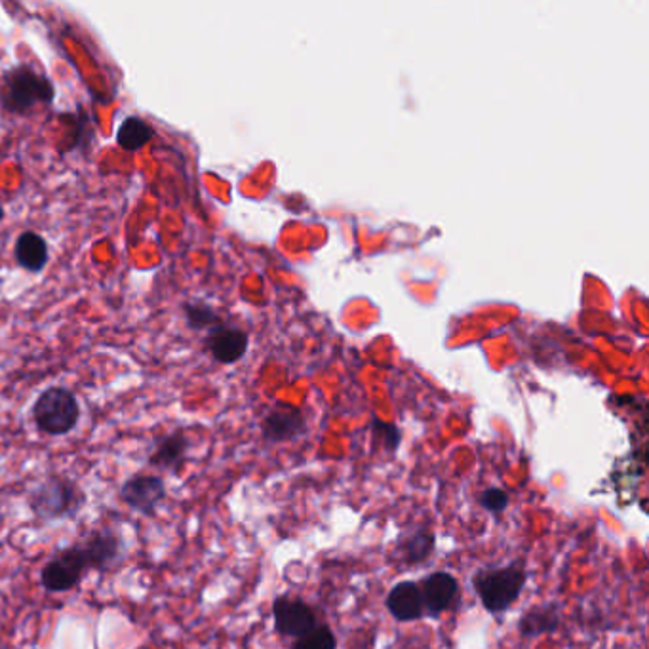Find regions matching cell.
<instances>
[{
	"instance_id": "cell-6",
	"label": "cell",
	"mask_w": 649,
	"mask_h": 649,
	"mask_svg": "<svg viewBox=\"0 0 649 649\" xmlns=\"http://www.w3.org/2000/svg\"><path fill=\"white\" fill-rule=\"evenodd\" d=\"M273 617L276 633L294 640L321 623L313 606L294 596H276L273 602Z\"/></svg>"
},
{
	"instance_id": "cell-9",
	"label": "cell",
	"mask_w": 649,
	"mask_h": 649,
	"mask_svg": "<svg viewBox=\"0 0 649 649\" xmlns=\"http://www.w3.org/2000/svg\"><path fill=\"white\" fill-rule=\"evenodd\" d=\"M425 617L438 619L458 602L459 581L450 572H435L420 583Z\"/></svg>"
},
{
	"instance_id": "cell-20",
	"label": "cell",
	"mask_w": 649,
	"mask_h": 649,
	"mask_svg": "<svg viewBox=\"0 0 649 649\" xmlns=\"http://www.w3.org/2000/svg\"><path fill=\"white\" fill-rule=\"evenodd\" d=\"M372 435H374V444L377 450L395 453L400 448V442H402L400 428L395 423H389V421L374 420Z\"/></svg>"
},
{
	"instance_id": "cell-11",
	"label": "cell",
	"mask_w": 649,
	"mask_h": 649,
	"mask_svg": "<svg viewBox=\"0 0 649 649\" xmlns=\"http://www.w3.org/2000/svg\"><path fill=\"white\" fill-rule=\"evenodd\" d=\"M78 545L85 554L88 567L98 570V572H105L115 564L116 558L121 557V547H123L121 537L111 527L96 529L86 537L85 542H78Z\"/></svg>"
},
{
	"instance_id": "cell-14",
	"label": "cell",
	"mask_w": 649,
	"mask_h": 649,
	"mask_svg": "<svg viewBox=\"0 0 649 649\" xmlns=\"http://www.w3.org/2000/svg\"><path fill=\"white\" fill-rule=\"evenodd\" d=\"M187 450H189L187 436L184 433H172L157 442L147 463L154 469H161V471L179 473L184 469Z\"/></svg>"
},
{
	"instance_id": "cell-1",
	"label": "cell",
	"mask_w": 649,
	"mask_h": 649,
	"mask_svg": "<svg viewBox=\"0 0 649 649\" xmlns=\"http://www.w3.org/2000/svg\"><path fill=\"white\" fill-rule=\"evenodd\" d=\"M526 583L527 570L520 562L480 567L471 581L474 595L478 596L482 608L491 615L511 610L512 606L519 602Z\"/></svg>"
},
{
	"instance_id": "cell-7",
	"label": "cell",
	"mask_w": 649,
	"mask_h": 649,
	"mask_svg": "<svg viewBox=\"0 0 649 649\" xmlns=\"http://www.w3.org/2000/svg\"><path fill=\"white\" fill-rule=\"evenodd\" d=\"M118 496L132 511L154 516L157 509L166 499V484L157 474H134L128 480H124Z\"/></svg>"
},
{
	"instance_id": "cell-2",
	"label": "cell",
	"mask_w": 649,
	"mask_h": 649,
	"mask_svg": "<svg viewBox=\"0 0 649 649\" xmlns=\"http://www.w3.org/2000/svg\"><path fill=\"white\" fill-rule=\"evenodd\" d=\"M54 96L52 80L29 65H17L0 78V108L12 115H27L37 105L52 103Z\"/></svg>"
},
{
	"instance_id": "cell-18",
	"label": "cell",
	"mask_w": 649,
	"mask_h": 649,
	"mask_svg": "<svg viewBox=\"0 0 649 649\" xmlns=\"http://www.w3.org/2000/svg\"><path fill=\"white\" fill-rule=\"evenodd\" d=\"M185 322L195 332L212 329L223 324V319L215 311L214 307L208 305L204 301H189L184 305Z\"/></svg>"
},
{
	"instance_id": "cell-13",
	"label": "cell",
	"mask_w": 649,
	"mask_h": 649,
	"mask_svg": "<svg viewBox=\"0 0 649 649\" xmlns=\"http://www.w3.org/2000/svg\"><path fill=\"white\" fill-rule=\"evenodd\" d=\"M436 549V535L428 527H415L410 534L402 535L392 550V558H398L405 565L427 562Z\"/></svg>"
},
{
	"instance_id": "cell-16",
	"label": "cell",
	"mask_w": 649,
	"mask_h": 649,
	"mask_svg": "<svg viewBox=\"0 0 649 649\" xmlns=\"http://www.w3.org/2000/svg\"><path fill=\"white\" fill-rule=\"evenodd\" d=\"M14 258H16L17 265L25 271L40 273L48 263L47 240L33 230H25L24 235H20L17 238Z\"/></svg>"
},
{
	"instance_id": "cell-3",
	"label": "cell",
	"mask_w": 649,
	"mask_h": 649,
	"mask_svg": "<svg viewBox=\"0 0 649 649\" xmlns=\"http://www.w3.org/2000/svg\"><path fill=\"white\" fill-rule=\"evenodd\" d=\"M29 509L40 522L73 519L85 507L86 496L75 482L65 476H50L29 494Z\"/></svg>"
},
{
	"instance_id": "cell-5",
	"label": "cell",
	"mask_w": 649,
	"mask_h": 649,
	"mask_svg": "<svg viewBox=\"0 0 649 649\" xmlns=\"http://www.w3.org/2000/svg\"><path fill=\"white\" fill-rule=\"evenodd\" d=\"M88 570L90 567L86 564V558L83 550H80V545L75 542L67 549L60 550L55 558H52L42 567L40 585L52 595L70 592V590L80 585V581L85 579Z\"/></svg>"
},
{
	"instance_id": "cell-4",
	"label": "cell",
	"mask_w": 649,
	"mask_h": 649,
	"mask_svg": "<svg viewBox=\"0 0 649 649\" xmlns=\"http://www.w3.org/2000/svg\"><path fill=\"white\" fill-rule=\"evenodd\" d=\"M33 420L45 435H67L80 420L77 397L63 387L45 390L33 405Z\"/></svg>"
},
{
	"instance_id": "cell-15",
	"label": "cell",
	"mask_w": 649,
	"mask_h": 649,
	"mask_svg": "<svg viewBox=\"0 0 649 649\" xmlns=\"http://www.w3.org/2000/svg\"><path fill=\"white\" fill-rule=\"evenodd\" d=\"M560 606L557 602L539 603L527 610L519 621V633L522 638H539L542 634L557 633L560 626Z\"/></svg>"
},
{
	"instance_id": "cell-8",
	"label": "cell",
	"mask_w": 649,
	"mask_h": 649,
	"mask_svg": "<svg viewBox=\"0 0 649 649\" xmlns=\"http://www.w3.org/2000/svg\"><path fill=\"white\" fill-rule=\"evenodd\" d=\"M305 433V412L298 405H275L261 421V435L269 444L291 442Z\"/></svg>"
},
{
	"instance_id": "cell-21",
	"label": "cell",
	"mask_w": 649,
	"mask_h": 649,
	"mask_svg": "<svg viewBox=\"0 0 649 649\" xmlns=\"http://www.w3.org/2000/svg\"><path fill=\"white\" fill-rule=\"evenodd\" d=\"M478 501H480L484 511L491 512L494 516H501L509 509V504H511V496H509L507 489L491 486V488H486L482 491Z\"/></svg>"
},
{
	"instance_id": "cell-17",
	"label": "cell",
	"mask_w": 649,
	"mask_h": 649,
	"mask_svg": "<svg viewBox=\"0 0 649 649\" xmlns=\"http://www.w3.org/2000/svg\"><path fill=\"white\" fill-rule=\"evenodd\" d=\"M154 138V130L139 116H128L116 130V143L128 153L141 151Z\"/></svg>"
},
{
	"instance_id": "cell-12",
	"label": "cell",
	"mask_w": 649,
	"mask_h": 649,
	"mask_svg": "<svg viewBox=\"0 0 649 649\" xmlns=\"http://www.w3.org/2000/svg\"><path fill=\"white\" fill-rule=\"evenodd\" d=\"M385 608L398 623H413L425 617L420 585L415 581H400L390 588L385 598Z\"/></svg>"
},
{
	"instance_id": "cell-10",
	"label": "cell",
	"mask_w": 649,
	"mask_h": 649,
	"mask_svg": "<svg viewBox=\"0 0 649 649\" xmlns=\"http://www.w3.org/2000/svg\"><path fill=\"white\" fill-rule=\"evenodd\" d=\"M250 345V337L245 329L223 322L215 328L208 329L204 347L210 357L220 364H235L245 357Z\"/></svg>"
},
{
	"instance_id": "cell-22",
	"label": "cell",
	"mask_w": 649,
	"mask_h": 649,
	"mask_svg": "<svg viewBox=\"0 0 649 649\" xmlns=\"http://www.w3.org/2000/svg\"><path fill=\"white\" fill-rule=\"evenodd\" d=\"M2 217H4V210L0 207V222H2Z\"/></svg>"
},
{
	"instance_id": "cell-19",
	"label": "cell",
	"mask_w": 649,
	"mask_h": 649,
	"mask_svg": "<svg viewBox=\"0 0 649 649\" xmlns=\"http://www.w3.org/2000/svg\"><path fill=\"white\" fill-rule=\"evenodd\" d=\"M290 649H337V636L328 623H319L309 633L291 641Z\"/></svg>"
}]
</instances>
